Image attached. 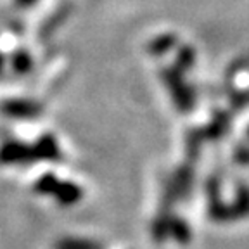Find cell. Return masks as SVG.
<instances>
[{
	"mask_svg": "<svg viewBox=\"0 0 249 249\" xmlns=\"http://www.w3.org/2000/svg\"><path fill=\"white\" fill-rule=\"evenodd\" d=\"M233 160L242 166L249 164V144H239L233 151Z\"/></svg>",
	"mask_w": 249,
	"mask_h": 249,
	"instance_id": "obj_15",
	"label": "cell"
},
{
	"mask_svg": "<svg viewBox=\"0 0 249 249\" xmlns=\"http://www.w3.org/2000/svg\"><path fill=\"white\" fill-rule=\"evenodd\" d=\"M36 2H38V0H16V4L19 5V7H23V9L33 7V5H35Z\"/></svg>",
	"mask_w": 249,
	"mask_h": 249,
	"instance_id": "obj_17",
	"label": "cell"
},
{
	"mask_svg": "<svg viewBox=\"0 0 249 249\" xmlns=\"http://www.w3.org/2000/svg\"><path fill=\"white\" fill-rule=\"evenodd\" d=\"M4 66H5V55L0 52V73L4 71Z\"/></svg>",
	"mask_w": 249,
	"mask_h": 249,
	"instance_id": "obj_18",
	"label": "cell"
},
{
	"mask_svg": "<svg viewBox=\"0 0 249 249\" xmlns=\"http://www.w3.org/2000/svg\"><path fill=\"white\" fill-rule=\"evenodd\" d=\"M33 191L40 196H49L55 199L61 206H73L82 201L83 189L74 182H66L54 175V173H43L35 180Z\"/></svg>",
	"mask_w": 249,
	"mask_h": 249,
	"instance_id": "obj_1",
	"label": "cell"
},
{
	"mask_svg": "<svg viewBox=\"0 0 249 249\" xmlns=\"http://www.w3.org/2000/svg\"><path fill=\"white\" fill-rule=\"evenodd\" d=\"M206 140L202 128H194L189 130L185 137V151H187V161L189 163H196V160L201 154V145Z\"/></svg>",
	"mask_w": 249,
	"mask_h": 249,
	"instance_id": "obj_8",
	"label": "cell"
},
{
	"mask_svg": "<svg viewBox=\"0 0 249 249\" xmlns=\"http://www.w3.org/2000/svg\"><path fill=\"white\" fill-rule=\"evenodd\" d=\"M230 123H232V120H230V114L227 111H214L208 126L202 128L206 140L216 142V140L223 139L227 135V132L230 130Z\"/></svg>",
	"mask_w": 249,
	"mask_h": 249,
	"instance_id": "obj_6",
	"label": "cell"
},
{
	"mask_svg": "<svg viewBox=\"0 0 249 249\" xmlns=\"http://www.w3.org/2000/svg\"><path fill=\"white\" fill-rule=\"evenodd\" d=\"M196 62V51L191 45H182L177 52V59H175V66L182 71L191 70Z\"/></svg>",
	"mask_w": 249,
	"mask_h": 249,
	"instance_id": "obj_13",
	"label": "cell"
},
{
	"mask_svg": "<svg viewBox=\"0 0 249 249\" xmlns=\"http://www.w3.org/2000/svg\"><path fill=\"white\" fill-rule=\"evenodd\" d=\"M170 237H173L180 244H187L191 241L192 232L191 227L187 225V222L180 216H171L170 220Z\"/></svg>",
	"mask_w": 249,
	"mask_h": 249,
	"instance_id": "obj_11",
	"label": "cell"
},
{
	"mask_svg": "<svg viewBox=\"0 0 249 249\" xmlns=\"http://www.w3.org/2000/svg\"><path fill=\"white\" fill-rule=\"evenodd\" d=\"M230 208H232L233 222L249 216V187L246 183L241 182L237 185V189H235V199L230 204Z\"/></svg>",
	"mask_w": 249,
	"mask_h": 249,
	"instance_id": "obj_7",
	"label": "cell"
},
{
	"mask_svg": "<svg viewBox=\"0 0 249 249\" xmlns=\"http://www.w3.org/2000/svg\"><path fill=\"white\" fill-rule=\"evenodd\" d=\"M161 78H163L164 85L171 95V101L178 109V113H191L196 106V97L192 89L187 85L185 78H183V71L173 64V66L161 70Z\"/></svg>",
	"mask_w": 249,
	"mask_h": 249,
	"instance_id": "obj_2",
	"label": "cell"
},
{
	"mask_svg": "<svg viewBox=\"0 0 249 249\" xmlns=\"http://www.w3.org/2000/svg\"><path fill=\"white\" fill-rule=\"evenodd\" d=\"M222 185H220V180L216 177H211L206 182V196H208V202L211 201H218L222 199Z\"/></svg>",
	"mask_w": 249,
	"mask_h": 249,
	"instance_id": "obj_14",
	"label": "cell"
},
{
	"mask_svg": "<svg viewBox=\"0 0 249 249\" xmlns=\"http://www.w3.org/2000/svg\"><path fill=\"white\" fill-rule=\"evenodd\" d=\"M43 111L42 104L33 99H5L0 102V113L16 120H33Z\"/></svg>",
	"mask_w": 249,
	"mask_h": 249,
	"instance_id": "obj_4",
	"label": "cell"
},
{
	"mask_svg": "<svg viewBox=\"0 0 249 249\" xmlns=\"http://www.w3.org/2000/svg\"><path fill=\"white\" fill-rule=\"evenodd\" d=\"M246 133H248V137H249V126H248V130H246Z\"/></svg>",
	"mask_w": 249,
	"mask_h": 249,
	"instance_id": "obj_19",
	"label": "cell"
},
{
	"mask_svg": "<svg viewBox=\"0 0 249 249\" xmlns=\"http://www.w3.org/2000/svg\"><path fill=\"white\" fill-rule=\"evenodd\" d=\"M42 161V152L36 140L33 144H24L19 140H5L0 145V164H31Z\"/></svg>",
	"mask_w": 249,
	"mask_h": 249,
	"instance_id": "obj_3",
	"label": "cell"
},
{
	"mask_svg": "<svg viewBox=\"0 0 249 249\" xmlns=\"http://www.w3.org/2000/svg\"><path fill=\"white\" fill-rule=\"evenodd\" d=\"M9 62H11L12 71H16L18 74L30 73L31 68H33V57L26 49H18V51L12 52Z\"/></svg>",
	"mask_w": 249,
	"mask_h": 249,
	"instance_id": "obj_10",
	"label": "cell"
},
{
	"mask_svg": "<svg viewBox=\"0 0 249 249\" xmlns=\"http://www.w3.org/2000/svg\"><path fill=\"white\" fill-rule=\"evenodd\" d=\"M177 36L173 33H163V35H158L147 43V52L152 55H163L166 52H170L173 47L177 45Z\"/></svg>",
	"mask_w": 249,
	"mask_h": 249,
	"instance_id": "obj_9",
	"label": "cell"
},
{
	"mask_svg": "<svg viewBox=\"0 0 249 249\" xmlns=\"http://www.w3.org/2000/svg\"><path fill=\"white\" fill-rule=\"evenodd\" d=\"M54 249H102L99 242L82 237H61L54 244Z\"/></svg>",
	"mask_w": 249,
	"mask_h": 249,
	"instance_id": "obj_12",
	"label": "cell"
},
{
	"mask_svg": "<svg viewBox=\"0 0 249 249\" xmlns=\"http://www.w3.org/2000/svg\"><path fill=\"white\" fill-rule=\"evenodd\" d=\"M230 104H232L233 109H241L244 107L246 104H249V92H241L235 93L232 99H230Z\"/></svg>",
	"mask_w": 249,
	"mask_h": 249,
	"instance_id": "obj_16",
	"label": "cell"
},
{
	"mask_svg": "<svg viewBox=\"0 0 249 249\" xmlns=\"http://www.w3.org/2000/svg\"><path fill=\"white\" fill-rule=\"evenodd\" d=\"M171 180H173V185H175L178 199H187L192 191V185H194V163L185 161V163L173 173Z\"/></svg>",
	"mask_w": 249,
	"mask_h": 249,
	"instance_id": "obj_5",
	"label": "cell"
}]
</instances>
